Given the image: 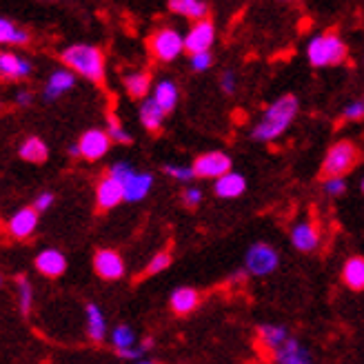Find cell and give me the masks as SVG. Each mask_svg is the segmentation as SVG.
I'll return each mask as SVG.
<instances>
[{
    "mask_svg": "<svg viewBox=\"0 0 364 364\" xmlns=\"http://www.w3.org/2000/svg\"><path fill=\"white\" fill-rule=\"evenodd\" d=\"M360 160V151L351 140H340L336 144H331V149L326 151L324 160H322V169L320 176L324 180L329 178H344V173L353 171V167Z\"/></svg>",
    "mask_w": 364,
    "mask_h": 364,
    "instance_id": "4",
    "label": "cell"
},
{
    "mask_svg": "<svg viewBox=\"0 0 364 364\" xmlns=\"http://www.w3.org/2000/svg\"><path fill=\"white\" fill-rule=\"evenodd\" d=\"M245 267L249 273H253V276H267V273H271L278 267V251L264 242L253 245L247 251Z\"/></svg>",
    "mask_w": 364,
    "mask_h": 364,
    "instance_id": "7",
    "label": "cell"
},
{
    "mask_svg": "<svg viewBox=\"0 0 364 364\" xmlns=\"http://www.w3.org/2000/svg\"><path fill=\"white\" fill-rule=\"evenodd\" d=\"M112 340H114L116 351H120V349H132L134 344H136V333L127 324H120V326H116V329H114Z\"/></svg>",
    "mask_w": 364,
    "mask_h": 364,
    "instance_id": "31",
    "label": "cell"
},
{
    "mask_svg": "<svg viewBox=\"0 0 364 364\" xmlns=\"http://www.w3.org/2000/svg\"><path fill=\"white\" fill-rule=\"evenodd\" d=\"M322 187L329 196H342L347 191V182H344V178H329V180H324Z\"/></svg>",
    "mask_w": 364,
    "mask_h": 364,
    "instance_id": "36",
    "label": "cell"
},
{
    "mask_svg": "<svg viewBox=\"0 0 364 364\" xmlns=\"http://www.w3.org/2000/svg\"><path fill=\"white\" fill-rule=\"evenodd\" d=\"M138 364H154V362H138Z\"/></svg>",
    "mask_w": 364,
    "mask_h": 364,
    "instance_id": "45",
    "label": "cell"
},
{
    "mask_svg": "<svg viewBox=\"0 0 364 364\" xmlns=\"http://www.w3.org/2000/svg\"><path fill=\"white\" fill-rule=\"evenodd\" d=\"M36 269L47 278H60L67 269V258L58 249H45L36 256Z\"/></svg>",
    "mask_w": 364,
    "mask_h": 364,
    "instance_id": "13",
    "label": "cell"
},
{
    "mask_svg": "<svg viewBox=\"0 0 364 364\" xmlns=\"http://www.w3.org/2000/svg\"><path fill=\"white\" fill-rule=\"evenodd\" d=\"M147 47L158 60L171 63L180 56L182 51H185V38H182L173 27H162L149 36Z\"/></svg>",
    "mask_w": 364,
    "mask_h": 364,
    "instance_id": "5",
    "label": "cell"
},
{
    "mask_svg": "<svg viewBox=\"0 0 364 364\" xmlns=\"http://www.w3.org/2000/svg\"><path fill=\"white\" fill-rule=\"evenodd\" d=\"M74 85H76V74H74V71L58 69V71H53V74L49 76L43 96H45V100H56V98H60L65 94V91H69L71 87H74Z\"/></svg>",
    "mask_w": 364,
    "mask_h": 364,
    "instance_id": "15",
    "label": "cell"
},
{
    "mask_svg": "<svg viewBox=\"0 0 364 364\" xmlns=\"http://www.w3.org/2000/svg\"><path fill=\"white\" fill-rule=\"evenodd\" d=\"M149 87H151V74H149V71H136V74H129L124 78L127 96L134 98V100H142L144 96H147Z\"/></svg>",
    "mask_w": 364,
    "mask_h": 364,
    "instance_id": "25",
    "label": "cell"
},
{
    "mask_svg": "<svg viewBox=\"0 0 364 364\" xmlns=\"http://www.w3.org/2000/svg\"><path fill=\"white\" fill-rule=\"evenodd\" d=\"M147 347H151V342H147L144 347H140V349H136V347H132V349H120V351H116L118 353V358H127V360H140L142 358V353H144V349Z\"/></svg>",
    "mask_w": 364,
    "mask_h": 364,
    "instance_id": "41",
    "label": "cell"
},
{
    "mask_svg": "<svg viewBox=\"0 0 364 364\" xmlns=\"http://www.w3.org/2000/svg\"><path fill=\"white\" fill-rule=\"evenodd\" d=\"M94 269L102 280H120L124 276V262L114 249H100L94 256Z\"/></svg>",
    "mask_w": 364,
    "mask_h": 364,
    "instance_id": "10",
    "label": "cell"
},
{
    "mask_svg": "<svg viewBox=\"0 0 364 364\" xmlns=\"http://www.w3.org/2000/svg\"><path fill=\"white\" fill-rule=\"evenodd\" d=\"M213 189H215V196H220V198H238L247 189V180H245V176L231 171V173L223 176L220 180H215Z\"/></svg>",
    "mask_w": 364,
    "mask_h": 364,
    "instance_id": "21",
    "label": "cell"
},
{
    "mask_svg": "<svg viewBox=\"0 0 364 364\" xmlns=\"http://www.w3.org/2000/svg\"><path fill=\"white\" fill-rule=\"evenodd\" d=\"M213 65V56L207 53H198V56H191V69L193 71H207Z\"/></svg>",
    "mask_w": 364,
    "mask_h": 364,
    "instance_id": "38",
    "label": "cell"
},
{
    "mask_svg": "<svg viewBox=\"0 0 364 364\" xmlns=\"http://www.w3.org/2000/svg\"><path fill=\"white\" fill-rule=\"evenodd\" d=\"M38 227V211L33 207H23L18 209L7 223V233L14 240H25Z\"/></svg>",
    "mask_w": 364,
    "mask_h": 364,
    "instance_id": "11",
    "label": "cell"
},
{
    "mask_svg": "<svg viewBox=\"0 0 364 364\" xmlns=\"http://www.w3.org/2000/svg\"><path fill=\"white\" fill-rule=\"evenodd\" d=\"M362 193H364V180H362Z\"/></svg>",
    "mask_w": 364,
    "mask_h": 364,
    "instance_id": "46",
    "label": "cell"
},
{
    "mask_svg": "<svg viewBox=\"0 0 364 364\" xmlns=\"http://www.w3.org/2000/svg\"><path fill=\"white\" fill-rule=\"evenodd\" d=\"M169 304H171V311L178 314V316H187L191 311H196L198 304H200V294L191 287H178L171 298H169Z\"/></svg>",
    "mask_w": 364,
    "mask_h": 364,
    "instance_id": "17",
    "label": "cell"
},
{
    "mask_svg": "<svg viewBox=\"0 0 364 364\" xmlns=\"http://www.w3.org/2000/svg\"><path fill=\"white\" fill-rule=\"evenodd\" d=\"M134 173H136L134 167H132V165H127V162H116V165H112V167H109V171H107V176H112L114 180L122 182V185H124V182L129 180Z\"/></svg>",
    "mask_w": 364,
    "mask_h": 364,
    "instance_id": "35",
    "label": "cell"
},
{
    "mask_svg": "<svg viewBox=\"0 0 364 364\" xmlns=\"http://www.w3.org/2000/svg\"><path fill=\"white\" fill-rule=\"evenodd\" d=\"M178 87L171 80H160L154 89V102L162 109L165 114H171L178 105Z\"/></svg>",
    "mask_w": 364,
    "mask_h": 364,
    "instance_id": "20",
    "label": "cell"
},
{
    "mask_svg": "<svg viewBox=\"0 0 364 364\" xmlns=\"http://www.w3.org/2000/svg\"><path fill=\"white\" fill-rule=\"evenodd\" d=\"M162 120H165V112H162V109L154 102V98L151 100H144L140 105V122H142V127L147 132H151V134L160 132Z\"/></svg>",
    "mask_w": 364,
    "mask_h": 364,
    "instance_id": "26",
    "label": "cell"
},
{
    "mask_svg": "<svg viewBox=\"0 0 364 364\" xmlns=\"http://www.w3.org/2000/svg\"><path fill=\"white\" fill-rule=\"evenodd\" d=\"M69 156H80V147H78V144H71V147H69Z\"/></svg>",
    "mask_w": 364,
    "mask_h": 364,
    "instance_id": "44",
    "label": "cell"
},
{
    "mask_svg": "<svg viewBox=\"0 0 364 364\" xmlns=\"http://www.w3.org/2000/svg\"><path fill=\"white\" fill-rule=\"evenodd\" d=\"M78 147H80L82 158L94 162V160H100L109 151V147H112V138H109V134L102 129H87L78 140Z\"/></svg>",
    "mask_w": 364,
    "mask_h": 364,
    "instance_id": "9",
    "label": "cell"
},
{
    "mask_svg": "<svg viewBox=\"0 0 364 364\" xmlns=\"http://www.w3.org/2000/svg\"><path fill=\"white\" fill-rule=\"evenodd\" d=\"M16 287H18V304H21V314L27 316L31 311V304H33V289L31 282L25 276H18L16 278Z\"/></svg>",
    "mask_w": 364,
    "mask_h": 364,
    "instance_id": "30",
    "label": "cell"
},
{
    "mask_svg": "<svg viewBox=\"0 0 364 364\" xmlns=\"http://www.w3.org/2000/svg\"><path fill=\"white\" fill-rule=\"evenodd\" d=\"M124 200V185L118 180H114L112 176H105L98 187H96V205L100 211H109L118 207Z\"/></svg>",
    "mask_w": 364,
    "mask_h": 364,
    "instance_id": "12",
    "label": "cell"
},
{
    "mask_svg": "<svg viewBox=\"0 0 364 364\" xmlns=\"http://www.w3.org/2000/svg\"><path fill=\"white\" fill-rule=\"evenodd\" d=\"M306 58L314 67L340 65L344 58H347V45H344V41L336 31H326V33L316 36V38L309 43Z\"/></svg>",
    "mask_w": 364,
    "mask_h": 364,
    "instance_id": "3",
    "label": "cell"
},
{
    "mask_svg": "<svg viewBox=\"0 0 364 364\" xmlns=\"http://www.w3.org/2000/svg\"><path fill=\"white\" fill-rule=\"evenodd\" d=\"M342 282L347 284L353 291H362L364 289V258L362 256H353L344 262L342 267Z\"/></svg>",
    "mask_w": 364,
    "mask_h": 364,
    "instance_id": "22",
    "label": "cell"
},
{
    "mask_svg": "<svg viewBox=\"0 0 364 364\" xmlns=\"http://www.w3.org/2000/svg\"><path fill=\"white\" fill-rule=\"evenodd\" d=\"M16 102L18 105H31V94H29V91H21L18 98H16Z\"/></svg>",
    "mask_w": 364,
    "mask_h": 364,
    "instance_id": "43",
    "label": "cell"
},
{
    "mask_svg": "<svg viewBox=\"0 0 364 364\" xmlns=\"http://www.w3.org/2000/svg\"><path fill=\"white\" fill-rule=\"evenodd\" d=\"M162 171H165L167 176H171L173 180H178V182H189V180H193V178H196V173H193V167L165 165V167H162Z\"/></svg>",
    "mask_w": 364,
    "mask_h": 364,
    "instance_id": "34",
    "label": "cell"
},
{
    "mask_svg": "<svg viewBox=\"0 0 364 364\" xmlns=\"http://www.w3.org/2000/svg\"><path fill=\"white\" fill-rule=\"evenodd\" d=\"M273 358H276L278 364H311V355L302 349L298 340H287Z\"/></svg>",
    "mask_w": 364,
    "mask_h": 364,
    "instance_id": "19",
    "label": "cell"
},
{
    "mask_svg": "<svg viewBox=\"0 0 364 364\" xmlns=\"http://www.w3.org/2000/svg\"><path fill=\"white\" fill-rule=\"evenodd\" d=\"M173 14H180L185 18H191V21L200 23V21H207V14L209 7L205 3H198V0H169L167 5Z\"/></svg>",
    "mask_w": 364,
    "mask_h": 364,
    "instance_id": "23",
    "label": "cell"
},
{
    "mask_svg": "<svg viewBox=\"0 0 364 364\" xmlns=\"http://www.w3.org/2000/svg\"><path fill=\"white\" fill-rule=\"evenodd\" d=\"M287 331H284V326H271V324H262L260 329H258V342H260V347L269 349L273 355H276V351L282 347V344L287 342Z\"/></svg>",
    "mask_w": 364,
    "mask_h": 364,
    "instance_id": "24",
    "label": "cell"
},
{
    "mask_svg": "<svg viewBox=\"0 0 364 364\" xmlns=\"http://www.w3.org/2000/svg\"><path fill=\"white\" fill-rule=\"evenodd\" d=\"M291 242L298 251H316L320 245V231L314 223H300L291 229Z\"/></svg>",
    "mask_w": 364,
    "mask_h": 364,
    "instance_id": "14",
    "label": "cell"
},
{
    "mask_svg": "<svg viewBox=\"0 0 364 364\" xmlns=\"http://www.w3.org/2000/svg\"><path fill=\"white\" fill-rule=\"evenodd\" d=\"M200 200H203V191L196 189V187H187L185 191H182V203H185L187 207H198Z\"/></svg>",
    "mask_w": 364,
    "mask_h": 364,
    "instance_id": "39",
    "label": "cell"
},
{
    "mask_svg": "<svg viewBox=\"0 0 364 364\" xmlns=\"http://www.w3.org/2000/svg\"><path fill=\"white\" fill-rule=\"evenodd\" d=\"M87 333L94 342H102L107 336V320L98 304H87Z\"/></svg>",
    "mask_w": 364,
    "mask_h": 364,
    "instance_id": "27",
    "label": "cell"
},
{
    "mask_svg": "<svg viewBox=\"0 0 364 364\" xmlns=\"http://www.w3.org/2000/svg\"><path fill=\"white\" fill-rule=\"evenodd\" d=\"M107 134H109V138H112L114 142H118V144H129L132 142V136L124 132V127H122V122L118 120L116 114H112V116L107 118Z\"/></svg>",
    "mask_w": 364,
    "mask_h": 364,
    "instance_id": "32",
    "label": "cell"
},
{
    "mask_svg": "<svg viewBox=\"0 0 364 364\" xmlns=\"http://www.w3.org/2000/svg\"><path fill=\"white\" fill-rule=\"evenodd\" d=\"M220 87L227 96H231L233 91H235V78H233V71H225L223 78H220Z\"/></svg>",
    "mask_w": 364,
    "mask_h": 364,
    "instance_id": "42",
    "label": "cell"
},
{
    "mask_svg": "<svg viewBox=\"0 0 364 364\" xmlns=\"http://www.w3.org/2000/svg\"><path fill=\"white\" fill-rule=\"evenodd\" d=\"M0 43H5V45H27L29 43V31L18 29L16 23L3 18V21H0Z\"/></svg>",
    "mask_w": 364,
    "mask_h": 364,
    "instance_id": "29",
    "label": "cell"
},
{
    "mask_svg": "<svg viewBox=\"0 0 364 364\" xmlns=\"http://www.w3.org/2000/svg\"><path fill=\"white\" fill-rule=\"evenodd\" d=\"M60 60L69 71L91 82L105 80V53L94 45H71L63 49Z\"/></svg>",
    "mask_w": 364,
    "mask_h": 364,
    "instance_id": "2",
    "label": "cell"
},
{
    "mask_svg": "<svg viewBox=\"0 0 364 364\" xmlns=\"http://www.w3.org/2000/svg\"><path fill=\"white\" fill-rule=\"evenodd\" d=\"M213 41H215V27L207 18V21H200V23L191 25L189 33L185 36V51L191 53V56L207 53L211 49Z\"/></svg>",
    "mask_w": 364,
    "mask_h": 364,
    "instance_id": "8",
    "label": "cell"
},
{
    "mask_svg": "<svg viewBox=\"0 0 364 364\" xmlns=\"http://www.w3.org/2000/svg\"><path fill=\"white\" fill-rule=\"evenodd\" d=\"M342 118L344 120H362L364 118V102H351L344 107L342 112Z\"/></svg>",
    "mask_w": 364,
    "mask_h": 364,
    "instance_id": "37",
    "label": "cell"
},
{
    "mask_svg": "<svg viewBox=\"0 0 364 364\" xmlns=\"http://www.w3.org/2000/svg\"><path fill=\"white\" fill-rule=\"evenodd\" d=\"M171 264V253L169 251H160L149 260V264L142 269V276H156V273L165 271Z\"/></svg>",
    "mask_w": 364,
    "mask_h": 364,
    "instance_id": "33",
    "label": "cell"
},
{
    "mask_svg": "<svg viewBox=\"0 0 364 364\" xmlns=\"http://www.w3.org/2000/svg\"><path fill=\"white\" fill-rule=\"evenodd\" d=\"M296 114H298V98L294 94L280 96L276 102L267 107L262 120L253 129V138L258 142H271L280 138L287 132V127L296 120Z\"/></svg>",
    "mask_w": 364,
    "mask_h": 364,
    "instance_id": "1",
    "label": "cell"
},
{
    "mask_svg": "<svg viewBox=\"0 0 364 364\" xmlns=\"http://www.w3.org/2000/svg\"><path fill=\"white\" fill-rule=\"evenodd\" d=\"M0 74H3L5 80H21L31 74V65L25 58L16 56V53L5 51L0 53Z\"/></svg>",
    "mask_w": 364,
    "mask_h": 364,
    "instance_id": "16",
    "label": "cell"
},
{
    "mask_svg": "<svg viewBox=\"0 0 364 364\" xmlns=\"http://www.w3.org/2000/svg\"><path fill=\"white\" fill-rule=\"evenodd\" d=\"M154 185V176L151 173H134L129 180L124 182V200L127 203H138L144 196L149 193Z\"/></svg>",
    "mask_w": 364,
    "mask_h": 364,
    "instance_id": "18",
    "label": "cell"
},
{
    "mask_svg": "<svg viewBox=\"0 0 364 364\" xmlns=\"http://www.w3.org/2000/svg\"><path fill=\"white\" fill-rule=\"evenodd\" d=\"M193 173L196 178H213V180H220L223 176L231 173V158L223 151H207L203 156H198L193 160Z\"/></svg>",
    "mask_w": 364,
    "mask_h": 364,
    "instance_id": "6",
    "label": "cell"
},
{
    "mask_svg": "<svg viewBox=\"0 0 364 364\" xmlns=\"http://www.w3.org/2000/svg\"><path fill=\"white\" fill-rule=\"evenodd\" d=\"M53 200H56V196H53L51 191H43V193H41L38 198H36V203H33V209L38 211V213H41V211H47V209H49V207L53 205Z\"/></svg>",
    "mask_w": 364,
    "mask_h": 364,
    "instance_id": "40",
    "label": "cell"
},
{
    "mask_svg": "<svg viewBox=\"0 0 364 364\" xmlns=\"http://www.w3.org/2000/svg\"><path fill=\"white\" fill-rule=\"evenodd\" d=\"M18 154H21L23 160L27 162H45L49 151H47V144L38 138V136H29L23 144L21 149H18Z\"/></svg>",
    "mask_w": 364,
    "mask_h": 364,
    "instance_id": "28",
    "label": "cell"
}]
</instances>
